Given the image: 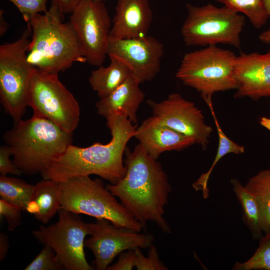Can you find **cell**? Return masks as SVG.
<instances>
[{"instance_id": "obj_1", "label": "cell", "mask_w": 270, "mask_h": 270, "mask_svg": "<svg viewBox=\"0 0 270 270\" xmlns=\"http://www.w3.org/2000/svg\"><path fill=\"white\" fill-rule=\"evenodd\" d=\"M124 154V176L106 187L136 220L144 226L154 222L162 232L170 233L164 214L172 188L161 164L140 144L132 151L126 148Z\"/></svg>"}, {"instance_id": "obj_2", "label": "cell", "mask_w": 270, "mask_h": 270, "mask_svg": "<svg viewBox=\"0 0 270 270\" xmlns=\"http://www.w3.org/2000/svg\"><path fill=\"white\" fill-rule=\"evenodd\" d=\"M112 139L106 144L97 142L88 147L70 144L66 151L40 174L45 180L62 182L70 178L95 174L115 184L124 176L123 156L136 126L118 115L107 118Z\"/></svg>"}, {"instance_id": "obj_3", "label": "cell", "mask_w": 270, "mask_h": 270, "mask_svg": "<svg viewBox=\"0 0 270 270\" xmlns=\"http://www.w3.org/2000/svg\"><path fill=\"white\" fill-rule=\"evenodd\" d=\"M64 14L52 0L48 10L27 23L32 32L28 60L40 70L58 74L74 62H86L77 33L70 21L63 22Z\"/></svg>"}, {"instance_id": "obj_4", "label": "cell", "mask_w": 270, "mask_h": 270, "mask_svg": "<svg viewBox=\"0 0 270 270\" xmlns=\"http://www.w3.org/2000/svg\"><path fill=\"white\" fill-rule=\"evenodd\" d=\"M70 134L52 122L32 116L14 122L4 139L11 148L12 160L22 173H42L72 144Z\"/></svg>"}, {"instance_id": "obj_5", "label": "cell", "mask_w": 270, "mask_h": 270, "mask_svg": "<svg viewBox=\"0 0 270 270\" xmlns=\"http://www.w3.org/2000/svg\"><path fill=\"white\" fill-rule=\"evenodd\" d=\"M60 209L106 219L118 227L140 232L144 226L136 220L99 178L74 177L60 182Z\"/></svg>"}, {"instance_id": "obj_6", "label": "cell", "mask_w": 270, "mask_h": 270, "mask_svg": "<svg viewBox=\"0 0 270 270\" xmlns=\"http://www.w3.org/2000/svg\"><path fill=\"white\" fill-rule=\"evenodd\" d=\"M236 56L216 45L186 54L176 76L186 86L200 92L205 101L212 100L216 92L236 90Z\"/></svg>"}, {"instance_id": "obj_7", "label": "cell", "mask_w": 270, "mask_h": 270, "mask_svg": "<svg viewBox=\"0 0 270 270\" xmlns=\"http://www.w3.org/2000/svg\"><path fill=\"white\" fill-rule=\"evenodd\" d=\"M188 16L181 34L187 46L229 44L240 48L244 16L225 6L186 5Z\"/></svg>"}, {"instance_id": "obj_8", "label": "cell", "mask_w": 270, "mask_h": 270, "mask_svg": "<svg viewBox=\"0 0 270 270\" xmlns=\"http://www.w3.org/2000/svg\"><path fill=\"white\" fill-rule=\"evenodd\" d=\"M32 32L26 29L16 40L0 46V100L14 122L22 119L28 105V94L36 68L28 60Z\"/></svg>"}, {"instance_id": "obj_9", "label": "cell", "mask_w": 270, "mask_h": 270, "mask_svg": "<svg viewBox=\"0 0 270 270\" xmlns=\"http://www.w3.org/2000/svg\"><path fill=\"white\" fill-rule=\"evenodd\" d=\"M28 105L33 116L47 119L70 134L78 126V103L60 81L58 74L36 68L30 85Z\"/></svg>"}, {"instance_id": "obj_10", "label": "cell", "mask_w": 270, "mask_h": 270, "mask_svg": "<svg viewBox=\"0 0 270 270\" xmlns=\"http://www.w3.org/2000/svg\"><path fill=\"white\" fill-rule=\"evenodd\" d=\"M76 214L61 208L56 223L41 226L32 234L40 243L52 248L65 269L92 270L84 252L85 238L89 234L88 223Z\"/></svg>"}, {"instance_id": "obj_11", "label": "cell", "mask_w": 270, "mask_h": 270, "mask_svg": "<svg viewBox=\"0 0 270 270\" xmlns=\"http://www.w3.org/2000/svg\"><path fill=\"white\" fill-rule=\"evenodd\" d=\"M71 14L70 22L77 33L86 62L94 66L102 65L112 28L106 6L102 2L82 0Z\"/></svg>"}, {"instance_id": "obj_12", "label": "cell", "mask_w": 270, "mask_h": 270, "mask_svg": "<svg viewBox=\"0 0 270 270\" xmlns=\"http://www.w3.org/2000/svg\"><path fill=\"white\" fill-rule=\"evenodd\" d=\"M88 225L90 237L84 240V246L94 254L97 270H106L116 256L125 250L149 248L152 244L151 234L116 226L106 219H97Z\"/></svg>"}, {"instance_id": "obj_13", "label": "cell", "mask_w": 270, "mask_h": 270, "mask_svg": "<svg viewBox=\"0 0 270 270\" xmlns=\"http://www.w3.org/2000/svg\"><path fill=\"white\" fill-rule=\"evenodd\" d=\"M148 104L153 116L169 128L192 138L203 150L208 147L212 128L207 124L202 111L194 104L178 93H172L165 100Z\"/></svg>"}, {"instance_id": "obj_14", "label": "cell", "mask_w": 270, "mask_h": 270, "mask_svg": "<svg viewBox=\"0 0 270 270\" xmlns=\"http://www.w3.org/2000/svg\"><path fill=\"white\" fill-rule=\"evenodd\" d=\"M163 44L156 38L144 36L109 40L107 55L116 57L128 66L140 84L154 79L160 70Z\"/></svg>"}, {"instance_id": "obj_15", "label": "cell", "mask_w": 270, "mask_h": 270, "mask_svg": "<svg viewBox=\"0 0 270 270\" xmlns=\"http://www.w3.org/2000/svg\"><path fill=\"white\" fill-rule=\"evenodd\" d=\"M238 86L234 98L258 100L270 96V50L265 54L242 53L236 56Z\"/></svg>"}, {"instance_id": "obj_16", "label": "cell", "mask_w": 270, "mask_h": 270, "mask_svg": "<svg viewBox=\"0 0 270 270\" xmlns=\"http://www.w3.org/2000/svg\"><path fill=\"white\" fill-rule=\"evenodd\" d=\"M134 137L146 152L156 160L165 152L180 151L196 144L192 138L169 128L154 116L136 128Z\"/></svg>"}, {"instance_id": "obj_17", "label": "cell", "mask_w": 270, "mask_h": 270, "mask_svg": "<svg viewBox=\"0 0 270 270\" xmlns=\"http://www.w3.org/2000/svg\"><path fill=\"white\" fill-rule=\"evenodd\" d=\"M152 20L148 0H118L109 40L147 36Z\"/></svg>"}, {"instance_id": "obj_18", "label": "cell", "mask_w": 270, "mask_h": 270, "mask_svg": "<svg viewBox=\"0 0 270 270\" xmlns=\"http://www.w3.org/2000/svg\"><path fill=\"white\" fill-rule=\"evenodd\" d=\"M140 84L131 74L117 88L96 104L98 114L106 118L113 115L127 118L132 124L137 120V111L144 100Z\"/></svg>"}, {"instance_id": "obj_19", "label": "cell", "mask_w": 270, "mask_h": 270, "mask_svg": "<svg viewBox=\"0 0 270 270\" xmlns=\"http://www.w3.org/2000/svg\"><path fill=\"white\" fill-rule=\"evenodd\" d=\"M60 182L54 180L43 179L38 182L26 212L43 224H47L60 209Z\"/></svg>"}, {"instance_id": "obj_20", "label": "cell", "mask_w": 270, "mask_h": 270, "mask_svg": "<svg viewBox=\"0 0 270 270\" xmlns=\"http://www.w3.org/2000/svg\"><path fill=\"white\" fill-rule=\"evenodd\" d=\"M110 63L101 65L92 72L89 84L100 98H104L121 85L131 74L128 66L120 60L109 56Z\"/></svg>"}, {"instance_id": "obj_21", "label": "cell", "mask_w": 270, "mask_h": 270, "mask_svg": "<svg viewBox=\"0 0 270 270\" xmlns=\"http://www.w3.org/2000/svg\"><path fill=\"white\" fill-rule=\"evenodd\" d=\"M206 104L210 108L216 128L218 137V144L216 156L212 166L206 172L202 174L192 184L194 190L196 191H201L204 198H207L209 196V189L208 186V181L213 169L218 161L228 154L232 153L239 154L244 153L245 150L244 146L240 145L230 140L223 132L214 111L212 100L208 101Z\"/></svg>"}, {"instance_id": "obj_22", "label": "cell", "mask_w": 270, "mask_h": 270, "mask_svg": "<svg viewBox=\"0 0 270 270\" xmlns=\"http://www.w3.org/2000/svg\"><path fill=\"white\" fill-rule=\"evenodd\" d=\"M244 186L257 204L263 232H270V169L260 171L248 179Z\"/></svg>"}, {"instance_id": "obj_23", "label": "cell", "mask_w": 270, "mask_h": 270, "mask_svg": "<svg viewBox=\"0 0 270 270\" xmlns=\"http://www.w3.org/2000/svg\"><path fill=\"white\" fill-rule=\"evenodd\" d=\"M230 182L234 192L242 208L244 223L254 239H260L264 232L259 210L254 198L236 178H232Z\"/></svg>"}, {"instance_id": "obj_24", "label": "cell", "mask_w": 270, "mask_h": 270, "mask_svg": "<svg viewBox=\"0 0 270 270\" xmlns=\"http://www.w3.org/2000/svg\"><path fill=\"white\" fill-rule=\"evenodd\" d=\"M34 186L22 180L0 175V199L16 205L26 212L27 205L32 200Z\"/></svg>"}, {"instance_id": "obj_25", "label": "cell", "mask_w": 270, "mask_h": 270, "mask_svg": "<svg viewBox=\"0 0 270 270\" xmlns=\"http://www.w3.org/2000/svg\"><path fill=\"white\" fill-rule=\"evenodd\" d=\"M226 8L245 14L256 28H262L268 16L262 0H215Z\"/></svg>"}, {"instance_id": "obj_26", "label": "cell", "mask_w": 270, "mask_h": 270, "mask_svg": "<svg viewBox=\"0 0 270 270\" xmlns=\"http://www.w3.org/2000/svg\"><path fill=\"white\" fill-rule=\"evenodd\" d=\"M260 240L254 254L243 262H236L232 270H270V232L265 234Z\"/></svg>"}, {"instance_id": "obj_27", "label": "cell", "mask_w": 270, "mask_h": 270, "mask_svg": "<svg viewBox=\"0 0 270 270\" xmlns=\"http://www.w3.org/2000/svg\"><path fill=\"white\" fill-rule=\"evenodd\" d=\"M64 267L56 253L45 244L41 252L24 268L25 270H60Z\"/></svg>"}, {"instance_id": "obj_28", "label": "cell", "mask_w": 270, "mask_h": 270, "mask_svg": "<svg viewBox=\"0 0 270 270\" xmlns=\"http://www.w3.org/2000/svg\"><path fill=\"white\" fill-rule=\"evenodd\" d=\"M135 252V268L138 270H168V268L160 258L156 247L152 244L148 250V256H144L140 248Z\"/></svg>"}, {"instance_id": "obj_29", "label": "cell", "mask_w": 270, "mask_h": 270, "mask_svg": "<svg viewBox=\"0 0 270 270\" xmlns=\"http://www.w3.org/2000/svg\"><path fill=\"white\" fill-rule=\"evenodd\" d=\"M12 2L22 14L28 23L31 18L40 12H46L48 0H8Z\"/></svg>"}, {"instance_id": "obj_30", "label": "cell", "mask_w": 270, "mask_h": 270, "mask_svg": "<svg viewBox=\"0 0 270 270\" xmlns=\"http://www.w3.org/2000/svg\"><path fill=\"white\" fill-rule=\"evenodd\" d=\"M22 210L20 207L0 200V218H6L8 230L14 231L20 224Z\"/></svg>"}, {"instance_id": "obj_31", "label": "cell", "mask_w": 270, "mask_h": 270, "mask_svg": "<svg viewBox=\"0 0 270 270\" xmlns=\"http://www.w3.org/2000/svg\"><path fill=\"white\" fill-rule=\"evenodd\" d=\"M12 152L8 145L2 146L0 148V174L2 176L8 174L20 175L21 171L16 167L13 160L10 158Z\"/></svg>"}, {"instance_id": "obj_32", "label": "cell", "mask_w": 270, "mask_h": 270, "mask_svg": "<svg viewBox=\"0 0 270 270\" xmlns=\"http://www.w3.org/2000/svg\"><path fill=\"white\" fill-rule=\"evenodd\" d=\"M135 252L134 250H128L123 252L118 260L114 264L110 265L108 270H132L135 267Z\"/></svg>"}, {"instance_id": "obj_33", "label": "cell", "mask_w": 270, "mask_h": 270, "mask_svg": "<svg viewBox=\"0 0 270 270\" xmlns=\"http://www.w3.org/2000/svg\"><path fill=\"white\" fill-rule=\"evenodd\" d=\"M82 0H56L60 10L64 14L72 13Z\"/></svg>"}, {"instance_id": "obj_34", "label": "cell", "mask_w": 270, "mask_h": 270, "mask_svg": "<svg viewBox=\"0 0 270 270\" xmlns=\"http://www.w3.org/2000/svg\"><path fill=\"white\" fill-rule=\"evenodd\" d=\"M8 236L3 232L0 233V261H2L6 256L9 249Z\"/></svg>"}, {"instance_id": "obj_35", "label": "cell", "mask_w": 270, "mask_h": 270, "mask_svg": "<svg viewBox=\"0 0 270 270\" xmlns=\"http://www.w3.org/2000/svg\"><path fill=\"white\" fill-rule=\"evenodd\" d=\"M8 28V24L4 17V10H0V36L4 34Z\"/></svg>"}, {"instance_id": "obj_36", "label": "cell", "mask_w": 270, "mask_h": 270, "mask_svg": "<svg viewBox=\"0 0 270 270\" xmlns=\"http://www.w3.org/2000/svg\"><path fill=\"white\" fill-rule=\"evenodd\" d=\"M258 38L262 42L270 46V28L262 32Z\"/></svg>"}, {"instance_id": "obj_37", "label": "cell", "mask_w": 270, "mask_h": 270, "mask_svg": "<svg viewBox=\"0 0 270 270\" xmlns=\"http://www.w3.org/2000/svg\"><path fill=\"white\" fill-rule=\"evenodd\" d=\"M260 123L261 126L270 131V118L262 117L260 120Z\"/></svg>"}, {"instance_id": "obj_38", "label": "cell", "mask_w": 270, "mask_h": 270, "mask_svg": "<svg viewBox=\"0 0 270 270\" xmlns=\"http://www.w3.org/2000/svg\"><path fill=\"white\" fill-rule=\"evenodd\" d=\"M266 10L270 18V0H262Z\"/></svg>"}, {"instance_id": "obj_39", "label": "cell", "mask_w": 270, "mask_h": 270, "mask_svg": "<svg viewBox=\"0 0 270 270\" xmlns=\"http://www.w3.org/2000/svg\"><path fill=\"white\" fill-rule=\"evenodd\" d=\"M95 1H96V2H103L104 1L106 0H94Z\"/></svg>"}]
</instances>
